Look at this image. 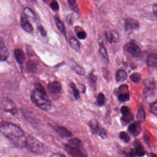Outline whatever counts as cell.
<instances>
[{
	"instance_id": "1",
	"label": "cell",
	"mask_w": 157,
	"mask_h": 157,
	"mask_svg": "<svg viewBox=\"0 0 157 157\" xmlns=\"http://www.w3.org/2000/svg\"><path fill=\"white\" fill-rule=\"evenodd\" d=\"M0 130L2 134L15 147L20 149L25 147L27 136L23 130L17 125L11 122L2 121Z\"/></svg>"
},
{
	"instance_id": "2",
	"label": "cell",
	"mask_w": 157,
	"mask_h": 157,
	"mask_svg": "<svg viewBox=\"0 0 157 157\" xmlns=\"http://www.w3.org/2000/svg\"><path fill=\"white\" fill-rule=\"evenodd\" d=\"M31 99L36 106L43 111L47 112L52 108V103L45 90L39 83L36 85L35 88L31 94Z\"/></svg>"
},
{
	"instance_id": "3",
	"label": "cell",
	"mask_w": 157,
	"mask_h": 157,
	"mask_svg": "<svg viewBox=\"0 0 157 157\" xmlns=\"http://www.w3.org/2000/svg\"><path fill=\"white\" fill-rule=\"evenodd\" d=\"M64 148L68 154L72 157H87V151L83 147L82 142L77 137L71 139L64 145Z\"/></svg>"
},
{
	"instance_id": "4",
	"label": "cell",
	"mask_w": 157,
	"mask_h": 157,
	"mask_svg": "<svg viewBox=\"0 0 157 157\" xmlns=\"http://www.w3.org/2000/svg\"><path fill=\"white\" fill-rule=\"evenodd\" d=\"M25 148L30 152L36 154H43L48 151V148L44 143L34 137L28 136Z\"/></svg>"
},
{
	"instance_id": "5",
	"label": "cell",
	"mask_w": 157,
	"mask_h": 157,
	"mask_svg": "<svg viewBox=\"0 0 157 157\" xmlns=\"http://www.w3.org/2000/svg\"><path fill=\"white\" fill-rule=\"evenodd\" d=\"M2 107L3 111L15 115L17 113V108L15 103L9 98H3L1 101Z\"/></svg>"
},
{
	"instance_id": "6",
	"label": "cell",
	"mask_w": 157,
	"mask_h": 157,
	"mask_svg": "<svg viewBox=\"0 0 157 157\" xmlns=\"http://www.w3.org/2000/svg\"><path fill=\"white\" fill-rule=\"evenodd\" d=\"M124 50L130 54L132 57L138 58L140 56L141 50L140 48L133 42L127 43L124 47Z\"/></svg>"
},
{
	"instance_id": "7",
	"label": "cell",
	"mask_w": 157,
	"mask_h": 157,
	"mask_svg": "<svg viewBox=\"0 0 157 157\" xmlns=\"http://www.w3.org/2000/svg\"><path fill=\"white\" fill-rule=\"evenodd\" d=\"M90 127L94 134L100 136L102 138L105 139L107 137V133L104 128H101L96 119L92 118L89 123Z\"/></svg>"
},
{
	"instance_id": "8",
	"label": "cell",
	"mask_w": 157,
	"mask_h": 157,
	"mask_svg": "<svg viewBox=\"0 0 157 157\" xmlns=\"http://www.w3.org/2000/svg\"><path fill=\"white\" fill-rule=\"evenodd\" d=\"M124 26L125 30L128 32L138 29L140 27V24L136 19L128 18L125 21Z\"/></svg>"
},
{
	"instance_id": "9",
	"label": "cell",
	"mask_w": 157,
	"mask_h": 157,
	"mask_svg": "<svg viewBox=\"0 0 157 157\" xmlns=\"http://www.w3.org/2000/svg\"><path fill=\"white\" fill-rule=\"evenodd\" d=\"M135 143V147L134 149H132L129 152V155L130 156H137L142 157L146 154V151L144 148L142 147L140 142L139 141H136Z\"/></svg>"
},
{
	"instance_id": "10",
	"label": "cell",
	"mask_w": 157,
	"mask_h": 157,
	"mask_svg": "<svg viewBox=\"0 0 157 157\" xmlns=\"http://www.w3.org/2000/svg\"><path fill=\"white\" fill-rule=\"evenodd\" d=\"M27 18L28 17L23 13L21 16V25L25 32L31 33L33 31V28L32 25L29 22Z\"/></svg>"
},
{
	"instance_id": "11",
	"label": "cell",
	"mask_w": 157,
	"mask_h": 157,
	"mask_svg": "<svg viewBox=\"0 0 157 157\" xmlns=\"http://www.w3.org/2000/svg\"><path fill=\"white\" fill-rule=\"evenodd\" d=\"M47 87L49 92L53 94L59 93L62 90L61 84L59 82L56 81L49 82Z\"/></svg>"
},
{
	"instance_id": "12",
	"label": "cell",
	"mask_w": 157,
	"mask_h": 157,
	"mask_svg": "<svg viewBox=\"0 0 157 157\" xmlns=\"http://www.w3.org/2000/svg\"><path fill=\"white\" fill-rule=\"evenodd\" d=\"M53 128L61 137L68 138L72 136V133L64 127L55 125L53 127Z\"/></svg>"
},
{
	"instance_id": "13",
	"label": "cell",
	"mask_w": 157,
	"mask_h": 157,
	"mask_svg": "<svg viewBox=\"0 0 157 157\" xmlns=\"http://www.w3.org/2000/svg\"><path fill=\"white\" fill-rule=\"evenodd\" d=\"M105 35L107 41L110 43H116L119 41V34L115 30L107 31L105 32Z\"/></svg>"
},
{
	"instance_id": "14",
	"label": "cell",
	"mask_w": 157,
	"mask_h": 157,
	"mask_svg": "<svg viewBox=\"0 0 157 157\" xmlns=\"http://www.w3.org/2000/svg\"><path fill=\"white\" fill-rule=\"evenodd\" d=\"M0 53H1V60L4 61L7 60L9 57V52L8 48L6 47L2 41V38L0 43Z\"/></svg>"
},
{
	"instance_id": "15",
	"label": "cell",
	"mask_w": 157,
	"mask_h": 157,
	"mask_svg": "<svg viewBox=\"0 0 157 157\" xmlns=\"http://www.w3.org/2000/svg\"><path fill=\"white\" fill-rule=\"evenodd\" d=\"M14 54L17 62L20 65H22L25 61V55L24 51L21 49H15Z\"/></svg>"
},
{
	"instance_id": "16",
	"label": "cell",
	"mask_w": 157,
	"mask_h": 157,
	"mask_svg": "<svg viewBox=\"0 0 157 157\" xmlns=\"http://www.w3.org/2000/svg\"><path fill=\"white\" fill-rule=\"evenodd\" d=\"M147 64L148 67H157V55L151 54L149 55L147 59Z\"/></svg>"
},
{
	"instance_id": "17",
	"label": "cell",
	"mask_w": 157,
	"mask_h": 157,
	"mask_svg": "<svg viewBox=\"0 0 157 157\" xmlns=\"http://www.w3.org/2000/svg\"><path fill=\"white\" fill-rule=\"evenodd\" d=\"M70 65L71 68L78 75L83 76L85 74V70H84V69L79 65H78V64H77V63H76L75 61H72L71 62Z\"/></svg>"
},
{
	"instance_id": "18",
	"label": "cell",
	"mask_w": 157,
	"mask_h": 157,
	"mask_svg": "<svg viewBox=\"0 0 157 157\" xmlns=\"http://www.w3.org/2000/svg\"><path fill=\"white\" fill-rule=\"evenodd\" d=\"M136 117L139 122L140 123H142L146 120V113H145L144 107L142 104L140 105L139 106Z\"/></svg>"
},
{
	"instance_id": "19",
	"label": "cell",
	"mask_w": 157,
	"mask_h": 157,
	"mask_svg": "<svg viewBox=\"0 0 157 157\" xmlns=\"http://www.w3.org/2000/svg\"><path fill=\"white\" fill-rule=\"evenodd\" d=\"M126 72L124 70H118L116 74V78L117 82H123L127 78Z\"/></svg>"
},
{
	"instance_id": "20",
	"label": "cell",
	"mask_w": 157,
	"mask_h": 157,
	"mask_svg": "<svg viewBox=\"0 0 157 157\" xmlns=\"http://www.w3.org/2000/svg\"><path fill=\"white\" fill-rule=\"evenodd\" d=\"M54 20L56 22V25L57 27L58 28L61 33L65 37H66V30L64 24L59 20V18L57 16H55L54 17Z\"/></svg>"
},
{
	"instance_id": "21",
	"label": "cell",
	"mask_w": 157,
	"mask_h": 157,
	"mask_svg": "<svg viewBox=\"0 0 157 157\" xmlns=\"http://www.w3.org/2000/svg\"><path fill=\"white\" fill-rule=\"evenodd\" d=\"M27 70L31 73H35L37 71V65L33 60H29L26 63Z\"/></svg>"
},
{
	"instance_id": "22",
	"label": "cell",
	"mask_w": 157,
	"mask_h": 157,
	"mask_svg": "<svg viewBox=\"0 0 157 157\" xmlns=\"http://www.w3.org/2000/svg\"><path fill=\"white\" fill-rule=\"evenodd\" d=\"M70 45L71 47L76 51H78L80 49L79 42L76 38L71 37L69 40Z\"/></svg>"
},
{
	"instance_id": "23",
	"label": "cell",
	"mask_w": 157,
	"mask_h": 157,
	"mask_svg": "<svg viewBox=\"0 0 157 157\" xmlns=\"http://www.w3.org/2000/svg\"><path fill=\"white\" fill-rule=\"evenodd\" d=\"M128 130L130 134L134 135V136L138 135L139 134L138 132H139V125L138 124H135V123H133V124L129 125Z\"/></svg>"
},
{
	"instance_id": "24",
	"label": "cell",
	"mask_w": 157,
	"mask_h": 157,
	"mask_svg": "<svg viewBox=\"0 0 157 157\" xmlns=\"http://www.w3.org/2000/svg\"><path fill=\"white\" fill-rule=\"evenodd\" d=\"M79 26L75 27V31H76L77 36L81 40H84L87 37V34L86 32H84L81 28H80V30H79Z\"/></svg>"
},
{
	"instance_id": "25",
	"label": "cell",
	"mask_w": 157,
	"mask_h": 157,
	"mask_svg": "<svg viewBox=\"0 0 157 157\" xmlns=\"http://www.w3.org/2000/svg\"><path fill=\"white\" fill-rule=\"evenodd\" d=\"M99 46H100V52L101 55L107 61L109 59L108 58V54H107V51H106L105 48V47L102 42H101L99 43Z\"/></svg>"
},
{
	"instance_id": "26",
	"label": "cell",
	"mask_w": 157,
	"mask_h": 157,
	"mask_svg": "<svg viewBox=\"0 0 157 157\" xmlns=\"http://www.w3.org/2000/svg\"><path fill=\"white\" fill-rule=\"evenodd\" d=\"M70 86L71 89H72L75 99L76 100H79L80 98V92L77 89V87H76L75 83H73V82H71L70 84Z\"/></svg>"
},
{
	"instance_id": "27",
	"label": "cell",
	"mask_w": 157,
	"mask_h": 157,
	"mask_svg": "<svg viewBox=\"0 0 157 157\" xmlns=\"http://www.w3.org/2000/svg\"><path fill=\"white\" fill-rule=\"evenodd\" d=\"M23 13L28 18H32L33 20L36 19L35 14L30 8H25L24 10Z\"/></svg>"
},
{
	"instance_id": "28",
	"label": "cell",
	"mask_w": 157,
	"mask_h": 157,
	"mask_svg": "<svg viewBox=\"0 0 157 157\" xmlns=\"http://www.w3.org/2000/svg\"><path fill=\"white\" fill-rule=\"evenodd\" d=\"M119 137L125 143H128L130 140V137L126 132L122 131L119 133Z\"/></svg>"
},
{
	"instance_id": "29",
	"label": "cell",
	"mask_w": 157,
	"mask_h": 157,
	"mask_svg": "<svg viewBox=\"0 0 157 157\" xmlns=\"http://www.w3.org/2000/svg\"><path fill=\"white\" fill-rule=\"evenodd\" d=\"M144 96L146 99L153 96L154 93H153V89L152 88H148L146 87L143 91Z\"/></svg>"
},
{
	"instance_id": "30",
	"label": "cell",
	"mask_w": 157,
	"mask_h": 157,
	"mask_svg": "<svg viewBox=\"0 0 157 157\" xmlns=\"http://www.w3.org/2000/svg\"><path fill=\"white\" fill-rule=\"evenodd\" d=\"M130 79L133 82L138 83L141 79V75L138 73H134L130 76Z\"/></svg>"
},
{
	"instance_id": "31",
	"label": "cell",
	"mask_w": 157,
	"mask_h": 157,
	"mask_svg": "<svg viewBox=\"0 0 157 157\" xmlns=\"http://www.w3.org/2000/svg\"><path fill=\"white\" fill-rule=\"evenodd\" d=\"M118 100L121 102H125L129 101L130 96L128 93H126L120 94L118 95Z\"/></svg>"
},
{
	"instance_id": "32",
	"label": "cell",
	"mask_w": 157,
	"mask_h": 157,
	"mask_svg": "<svg viewBox=\"0 0 157 157\" xmlns=\"http://www.w3.org/2000/svg\"><path fill=\"white\" fill-rule=\"evenodd\" d=\"M97 103L99 106H103L105 103V96L103 94L101 93L97 97Z\"/></svg>"
},
{
	"instance_id": "33",
	"label": "cell",
	"mask_w": 157,
	"mask_h": 157,
	"mask_svg": "<svg viewBox=\"0 0 157 157\" xmlns=\"http://www.w3.org/2000/svg\"><path fill=\"white\" fill-rule=\"evenodd\" d=\"M134 118V116L131 113L127 115L123 116L122 117V121L126 123H128L131 122Z\"/></svg>"
},
{
	"instance_id": "34",
	"label": "cell",
	"mask_w": 157,
	"mask_h": 157,
	"mask_svg": "<svg viewBox=\"0 0 157 157\" xmlns=\"http://www.w3.org/2000/svg\"><path fill=\"white\" fill-rule=\"evenodd\" d=\"M49 6L50 8L54 11H57L59 10V5L56 1H53L49 4Z\"/></svg>"
},
{
	"instance_id": "35",
	"label": "cell",
	"mask_w": 157,
	"mask_h": 157,
	"mask_svg": "<svg viewBox=\"0 0 157 157\" xmlns=\"http://www.w3.org/2000/svg\"><path fill=\"white\" fill-rule=\"evenodd\" d=\"M120 112L123 116L127 115L130 113V110L128 107L127 106H123L120 109Z\"/></svg>"
},
{
	"instance_id": "36",
	"label": "cell",
	"mask_w": 157,
	"mask_h": 157,
	"mask_svg": "<svg viewBox=\"0 0 157 157\" xmlns=\"http://www.w3.org/2000/svg\"><path fill=\"white\" fill-rule=\"evenodd\" d=\"M150 111L152 114L157 116V101L151 105L150 107Z\"/></svg>"
},
{
	"instance_id": "37",
	"label": "cell",
	"mask_w": 157,
	"mask_h": 157,
	"mask_svg": "<svg viewBox=\"0 0 157 157\" xmlns=\"http://www.w3.org/2000/svg\"><path fill=\"white\" fill-rule=\"evenodd\" d=\"M120 94L126 93L128 92V86L126 84H123L121 85L119 88Z\"/></svg>"
},
{
	"instance_id": "38",
	"label": "cell",
	"mask_w": 157,
	"mask_h": 157,
	"mask_svg": "<svg viewBox=\"0 0 157 157\" xmlns=\"http://www.w3.org/2000/svg\"><path fill=\"white\" fill-rule=\"evenodd\" d=\"M38 30L42 36H43V37H45V36H46V32L45 30H44V29L43 26H38Z\"/></svg>"
},
{
	"instance_id": "39",
	"label": "cell",
	"mask_w": 157,
	"mask_h": 157,
	"mask_svg": "<svg viewBox=\"0 0 157 157\" xmlns=\"http://www.w3.org/2000/svg\"><path fill=\"white\" fill-rule=\"evenodd\" d=\"M26 51H27V54L29 56H33L34 55L33 50L32 49V48L29 46H27L26 47Z\"/></svg>"
},
{
	"instance_id": "40",
	"label": "cell",
	"mask_w": 157,
	"mask_h": 157,
	"mask_svg": "<svg viewBox=\"0 0 157 157\" xmlns=\"http://www.w3.org/2000/svg\"><path fill=\"white\" fill-rule=\"evenodd\" d=\"M89 78L92 82L95 83L97 81V78L95 75H94L93 73H90L89 75Z\"/></svg>"
},
{
	"instance_id": "41",
	"label": "cell",
	"mask_w": 157,
	"mask_h": 157,
	"mask_svg": "<svg viewBox=\"0 0 157 157\" xmlns=\"http://www.w3.org/2000/svg\"><path fill=\"white\" fill-rule=\"evenodd\" d=\"M152 11L154 16L157 18V4H155L152 6Z\"/></svg>"
},
{
	"instance_id": "42",
	"label": "cell",
	"mask_w": 157,
	"mask_h": 157,
	"mask_svg": "<svg viewBox=\"0 0 157 157\" xmlns=\"http://www.w3.org/2000/svg\"><path fill=\"white\" fill-rule=\"evenodd\" d=\"M68 2L70 6L74 7L76 4V0H68Z\"/></svg>"
},
{
	"instance_id": "43",
	"label": "cell",
	"mask_w": 157,
	"mask_h": 157,
	"mask_svg": "<svg viewBox=\"0 0 157 157\" xmlns=\"http://www.w3.org/2000/svg\"><path fill=\"white\" fill-rule=\"evenodd\" d=\"M65 156V155H62V154H54V155H52V156H55V157H56V156Z\"/></svg>"
},
{
	"instance_id": "44",
	"label": "cell",
	"mask_w": 157,
	"mask_h": 157,
	"mask_svg": "<svg viewBox=\"0 0 157 157\" xmlns=\"http://www.w3.org/2000/svg\"><path fill=\"white\" fill-rule=\"evenodd\" d=\"M43 1H44L45 2H48V1H49V0H43Z\"/></svg>"
}]
</instances>
